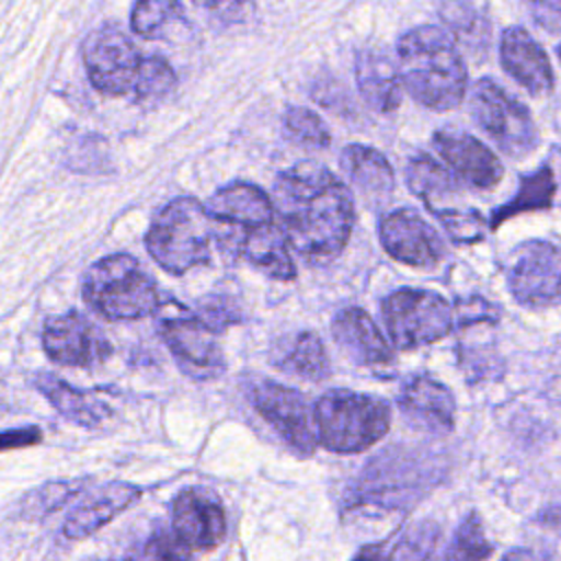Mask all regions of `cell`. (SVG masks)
<instances>
[{
    "mask_svg": "<svg viewBox=\"0 0 561 561\" xmlns=\"http://www.w3.org/2000/svg\"><path fill=\"white\" fill-rule=\"evenodd\" d=\"M193 2L224 20H241L252 9V0H193Z\"/></svg>",
    "mask_w": 561,
    "mask_h": 561,
    "instance_id": "cell-37",
    "label": "cell"
},
{
    "mask_svg": "<svg viewBox=\"0 0 561 561\" xmlns=\"http://www.w3.org/2000/svg\"><path fill=\"white\" fill-rule=\"evenodd\" d=\"M83 482L79 480H70V482H50V484H44L39 486L37 491H33L26 500H24V508L28 515L33 513H53L57 511L59 506H64L72 495L79 493Z\"/></svg>",
    "mask_w": 561,
    "mask_h": 561,
    "instance_id": "cell-34",
    "label": "cell"
},
{
    "mask_svg": "<svg viewBox=\"0 0 561 561\" xmlns=\"http://www.w3.org/2000/svg\"><path fill=\"white\" fill-rule=\"evenodd\" d=\"M502 561H554L548 552L535 548H513L502 557Z\"/></svg>",
    "mask_w": 561,
    "mask_h": 561,
    "instance_id": "cell-39",
    "label": "cell"
},
{
    "mask_svg": "<svg viewBox=\"0 0 561 561\" xmlns=\"http://www.w3.org/2000/svg\"><path fill=\"white\" fill-rule=\"evenodd\" d=\"M35 388L66 421L81 427H96L112 416V408L96 392L77 390L50 373H39L35 377Z\"/></svg>",
    "mask_w": 561,
    "mask_h": 561,
    "instance_id": "cell-24",
    "label": "cell"
},
{
    "mask_svg": "<svg viewBox=\"0 0 561 561\" xmlns=\"http://www.w3.org/2000/svg\"><path fill=\"white\" fill-rule=\"evenodd\" d=\"M81 289L85 302L105 320H138L160 305L153 278L129 254H110L90 265Z\"/></svg>",
    "mask_w": 561,
    "mask_h": 561,
    "instance_id": "cell-5",
    "label": "cell"
},
{
    "mask_svg": "<svg viewBox=\"0 0 561 561\" xmlns=\"http://www.w3.org/2000/svg\"><path fill=\"white\" fill-rule=\"evenodd\" d=\"M386 554H383V546L381 543H370V546H364L351 561H383Z\"/></svg>",
    "mask_w": 561,
    "mask_h": 561,
    "instance_id": "cell-41",
    "label": "cell"
},
{
    "mask_svg": "<svg viewBox=\"0 0 561 561\" xmlns=\"http://www.w3.org/2000/svg\"><path fill=\"white\" fill-rule=\"evenodd\" d=\"M274 364L280 370H287V373L309 379V381H322L331 375V364H329L324 344L311 331L298 333L289 342V346L274 359Z\"/></svg>",
    "mask_w": 561,
    "mask_h": 561,
    "instance_id": "cell-27",
    "label": "cell"
},
{
    "mask_svg": "<svg viewBox=\"0 0 561 561\" xmlns=\"http://www.w3.org/2000/svg\"><path fill=\"white\" fill-rule=\"evenodd\" d=\"M399 75L414 101L430 110H451L467 92V68L449 31L416 26L397 44Z\"/></svg>",
    "mask_w": 561,
    "mask_h": 561,
    "instance_id": "cell-2",
    "label": "cell"
},
{
    "mask_svg": "<svg viewBox=\"0 0 561 561\" xmlns=\"http://www.w3.org/2000/svg\"><path fill=\"white\" fill-rule=\"evenodd\" d=\"M134 561H193V548L173 530H153L136 550Z\"/></svg>",
    "mask_w": 561,
    "mask_h": 561,
    "instance_id": "cell-33",
    "label": "cell"
},
{
    "mask_svg": "<svg viewBox=\"0 0 561 561\" xmlns=\"http://www.w3.org/2000/svg\"><path fill=\"white\" fill-rule=\"evenodd\" d=\"M524 4L541 28L561 33V0H524Z\"/></svg>",
    "mask_w": 561,
    "mask_h": 561,
    "instance_id": "cell-36",
    "label": "cell"
},
{
    "mask_svg": "<svg viewBox=\"0 0 561 561\" xmlns=\"http://www.w3.org/2000/svg\"><path fill=\"white\" fill-rule=\"evenodd\" d=\"M399 408L416 427L434 434H447L454 430L456 399L445 383L427 375H414L403 383L399 392Z\"/></svg>",
    "mask_w": 561,
    "mask_h": 561,
    "instance_id": "cell-16",
    "label": "cell"
},
{
    "mask_svg": "<svg viewBox=\"0 0 561 561\" xmlns=\"http://www.w3.org/2000/svg\"><path fill=\"white\" fill-rule=\"evenodd\" d=\"M237 250L261 272L289 280L296 276V267L289 254V241L278 224H265L256 228H241Z\"/></svg>",
    "mask_w": 561,
    "mask_h": 561,
    "instance_id": "cell-23",
    "label": "cell"
},
{
    "mask_svg": "<svg viewBox=\"0 0 561 561\" xmlns=\"http://www.w3.org/2000/svg\"><path fill=\"white\" fill-rule=\"evenodd\" d=\"M39 438H42V432L37 427H18V430L0 432V451L28 447L39 443Z\"/></svg>",
    "mask_w": 561,
    "mask_h": 561,
    "instance_id": "cell-38",
    "label": "cell"
},
{
    "mask_svg": "<svg viewBox=\"0 0 561 561\" xmlns=\"http://www.w3.org/2000/svg\"><path fill=\"white\" fill-rule=\"evenodd\" d=\"M554 191H557V182H554V175H552V171L548 167H541V169H537L530 175H524L519 180L517 193L504 206H497L491 213L489 228L495 230L502 221H506V219H511L515 215L539 210V208H548L552 204Z\"/></svg>",
    "mask_w": 561,
    "mask_h": 561,
    "instance_id": "cell-26",
    "label": "cell"
},
{
    "mask_svg": "<svg viewBox=\"0 0 561 561\" xmlns=\"http://www.w3.org/2000/svg\"><path fill=\"white\" fill-rule=\"evenodd\" d=\"M175 88V72L162 57H147L142 59L134 96L140 103H156L167 99Z\"/></svg>",
    "mask_w": 561,
    "mask_h": 561,
    "instance_id": "cell-31",
    "label": "cell"
},
{
    "mask_svg": "<svg viewBox=\"0 0 561 561\" xmlns=\"http://www.w3.org/2000/svg\"><path fill=\"white\" fill-rule=\"evenodd\" d=\"M405 178L412 193L425 202V206L440 219V224L467 210L462 206L451 204L454 199L458 202V182L432 156L427 153L414 156L408 162Z\"/></svg>",
    "mask_w": 561,
    "mask_h": 561,
    "instance_id": "cell-21",
    "label": "cell"
},
{
    "mask_svg": "<svg viewBox=\"0 0 561 561\" xmlns=\"http://www.w3.org/2000/svg\"><path fill=\"white\" fill-rule=\"evenodd\" d=\"M508 287L519 305H561V245L526 241L511 252Z\"/></svg>",
    "mask_w": 561,
    "mask_h": 561,
    "instance_id": "cell-10",
    "label": "cell"
},
{
    "mask_svg": "<svg viewBox=\"0 0 561 561\" xmlns=\"http://www.w3.org/2000/svg\"><path fill=\"white\" fill-rule=\"evenodd\" d=\"M206 322L193 313L173 316L160 322V335L178 359L180 368L193 379H215L224 373V353Z\"/></svg>",
    "mask_w": 561,
    "mask_h": 561,
    "instance_id": "cell-11",
    "label": "cell"
},
{
    "mask_svg": "<svg viewBox=\"0 0 561 561\" xmlns=\"http://www.w3.org/2000/svg\"><path fill=\"white\" fill-rule=\"evenodd\" d=\"M379 239L392 259L412 267H434L445 254L438 232L408 208L392 210L381 219Z\"/></svg>",
    "mask_w": 561,
    "mask_h": 561,
    "instance_id": "cell-13",
    "label": "cell"
},
{
    "mask_svg": "<svg viewBox=\"0 0 561 561\" xmlns=\"http://www.w3.org/2000/svg\"><path fill=\"white\" fill-rule=\"evenodd\" d=\"M357 88L364 101L381 112H394L401 103V75L394 61L379 48H362L355 57Z\"/></svg>",
    "mask_w": 561,
    "mask_h": 561,
    "instance_id": "cell-22",
    "label": "cell"
},
{
    "mask_svg": "<svg viewBox=\"0 0 561 561\" xmlns=\"http://www.w3.org/2000/svg\"><path fill=\"white\" fill-rule=\"evenodd\" d=\"M197 318L202 322H206L213 331H219L232 322L239 320V313H237V307L224 298V296H210L206 300H202L199 305V313Z\"/></svg>",
    "mask_w": 561,
    "mask_h": 561,
    "instance_id": "cell-35",
    "label": "cell"
},
{
    "mask_svg": "<svg viewBox=\"0 0 561 561\" xmlns=\"http://www.w3.org/2000/svg\"><path fill=\"white\" fill-rule=\"evenodd\" d=\"M42 344L46 355L61 366H92L110 355L107 340L77 311L48 318Z\"/></svg>",
    "mask_w": 561,
    "mask_h": 561,
    "instance_id": "cell-12",
    "label": "cell"
},
{
    "mask_svg": "<svg viewBox=\"0 0 561 561\" xmlns=\"http://www.w3.org/2000/svg\"><path fill=\"white\" fill-rule=\"evenodd\" d=\"M184 22L180 0H136L131 31L147 39L167 37L175 24Z\"/></svg>",
    "mask_w": 561,
    "mask_h": 561,
    "instance_id": "cell-29",
    "label": "cell"
},
{
    "mask_svg": "<svg viewBox=\"0 0 561 561\" xmlns=\"http://www.w3.org/2000/svg\"><path fill=\"white\" fill-rule=\"evenodd\" d=\"M318 440L335 454H357L390 430V405L373 394L329 390L313 405Z\"/></svg>",
    "mask_w": 561,
    "mask_h": 561,
    "instance_id": "cell-4",
    "label": "cell"
},
{
    "mask_svg": "<svg viewBox=\"0 0 561 561\" xmlns=\"http://www.w3.org/2000/svg\"><path fill=\"white\" fill-rule=\"evenodd\" d=\"M90 83L103 94L134 92L142 57L116 26L94 28L81 46Z\"/></svg>",
    "mask_w": 561,
    "mask_h": 561,
    "instance_id": "cell-9",
    "label": "cell"
},
{
    "mask_svg": "<svg viewBox=\"0 0 561 561\" xmlns=\"http://www.w3.org/2000/svg\"><path fill=\"white\" fill-rule=\"evenodd\" d=\"M173 533L193 550H213L224 541L226 515L208 489H184L171 502Z\"/></svg>",
    "mask_w": 561,
    "mask_h": 561,
    "instance_id": "cell-14",
    "label": "cell"
},
{
    "mask_svg": "<svg viewBox=\"0 0 561 561\" xmlns=\"http://www.w3.org/2000/svg\"><path fill=\"white\" fill-rule=\"evenodd\" d=\"M237 226L219 224L206 206L193 197L169 202L147 232V250L153 261L171 274L202 265L210 259L215 241L234 237Z\"/></svg>",
    "mask_w": 561,
    "mask_h": 561,
    "instance_id": "cell-3",
    "label": "cell"
},
{
    "mask_svg": "<svg viewBox=\"0 0 561 561\" xmlns=\"http://www.w3.org/2000/svg\"><path fill=\"white\" fill-rule=\"evenodd\" d=\"M208 213L219 221L237 228H256L274 221V204L270 195L245 182L228 184L208 199Z\"/></svg>",
    "mask_w": 561,
    "mask_h": 561,
    "instance_id": "cell-20",
    "label": "cell"
},
{
    "mask_svg": "<svg viewBox=\"0 0 561 561\" xmlns=\"http://www.w3.org/2000/svg\"><path fill=\"white\" fill-rule=\"evenodd\" d=\"M383 561H445L443 530L434 519H423L403 530Z\"/></svg>",
    "mask_w": 561,
    "mask_h": 561,
    "instance_id": "cell-28",
    "label": "cell"
},
{
    "mask_svg": "<svg viewBox=\"0 0 561 561\" xmlns=\"http://www.w3.org/2000/svg\"><path fill=\"white\" fill-rule=\"evenodd\" d=\"M248 394L259 416L267 421L296 454L309 456L316 449L320 443L316 416L298 390L256 377L248 386Z\"/></svg>",
    "mask_w": 561,
    "mask_h": 561,
    "instance_id": "cell-8",
    "label": "cell"
},
{
    "mask_svg": "<svg viewBox=\"0 0 561 561\" xmlns=\"http://www.w3.org/2000/svg\"><path fill=\"white\" fill-rule=\"evenodd\" d=\"M140 497V489L127 482H110L85 497L64 522V535L68 539H85L103 528L110 519L123 513Z\"/></svg>",
    "mask_w": 561,
    "mask_h": 561,
    "instance_id": "cell-19",
    "label": "cell"
},
{
    "mask_svg": "<svg viewBox=\"0 0 561 561\" xmlns=\"http://www.w3.org/2000/svg\"><path fill=\"white\" fill-rule=\"evenodd\" d=\"M471 114L478 127L513 158L530 153L539 142L530 112L493 79L476 81Z\"/></svg>",
    "mask_w": 561,
    "mask_h": 561,
    "instance_id": "cell-7",
    "label": "cell"
},
{
    "mask_svg": "<svg viewBox=\"0 0 561 561\" xmlns=\"http://www.w3.org/2000/svg\"><path fill=\"white\" fill-rule=\"evenodd\" d=\"M283 125L285 134L302 147H327L331 142L324 121L307 107H289L283 116Z\"/></svg>",
    "mask_w": 561,
    "mask_h": 561,
    "instance_id": "cell-32",
    "label": "cell"
},
{
    "mask_svg": "<svg viewBox=\"0 0 561 561\" xmlns=\"http://www.w3.org/2000/svg\"><path fill=\"white\" fill-rule=\"evenodd\" d=\"M386 331L401 351H412L443 340L454 327L449 302L436 291L399 289L381 307Z\"/></svg>",
    "mask_w": 561,
    "mask_h": 561,
    "instance_id": "cell-6",
    "label": "cell"
},
{
    "mask_svg": "<svg viewBox=\"0 0 561 561\" xmlns=\"http://www.w3.org/2000/svg\"><path fill=\"white\" fill-rule=\"evenodd\" d=\"M493 552L482 519L476 511L467 513L458 524L449 546L445 548V561H486Z\"/></svg>",
    "mask_w": 561,
    "mask_h": 561,
    "instance_id": "cell-30",
    "label": "cell"
},
{
    "mask_svg": "<svg viewBox=\"0 0 561 561\" xmlns=\"http://www.w3.org/2000/svg\"><path fill=\"white\" fill-rule=\"evenodd\" d=\"M557 53H559V57H561V46H559V50H557Z\"/></svg>",
    "mask_w": 561,
    "mask_h": 561,
    "instance_id": "cell-42",
    "label": "cell"
},
{
    "mask_svg": "<svg viewBox=\"0 0 561 561\" xmlns=\"http://www.w3.org/2000/svg\"><path fill=\"white\" fill-rule=\"evenodd\" d=\"M340 164L364 197L383 199L394 188V173L390 162L373 147L348 145L340 156Z\"/></svg>",
    "mask_w": 561,
    "mask_h": 561,
    "instance_id": "cell-25",
    "label": "cell"
},
{
    "mask_svg": "<svg viewBox=\"0 0 561 561\" xmlns=\"http://www.w3.org/2000/svg\"><path fill=\"white\" fill-rule=\"evenodd\" d=\"M537 519H539L546 528H552V530H559V533H561V506L543 508Z\"/></svg>",
    "mask_w": 561,
    "mask_h": 561,
    "instance_id": "cell-40",
    "label": "cell"
},
{
    "mask_svg": "<svg viewBox=\"0 0 561 561\" xmlns=\"http://www.w3.org/2000/svg\"><path fill=\"white\" fill-rule=\"evenodd\" d=\"M331 333L337 346L359 366H386L394 357L390 342L359 307L342 309L333 318Z\"/></svg>",
    "mask_w": 561,
    "mask_h": 561,
    "instance_id": "cell-18",
    "label": "cell"
},
{
    "mask_svg": "<svg viewBox=\"0 0 561 561\" xmlns=\"http://www.w3.org/2000/svg\"><path fill=\"white\" fill-rule=\"evenodd\" d=\"M434 147L445 164L476 188H493L502 180V162L476 136L460 129H440L434 134Z\"/></svg>",
    "mask_w": 561,
    "mask_h": 561,
    "instance_id": "cell-15",
    "label": "cell"
},
{
    "mask_svg": "<svg viewBox=\"0 0 561 561\" xmlns=\"http://www.w3.org/2000/svg\"><path fill=\"white\" fill-rule=\"evenodd\" d=\"M500 59L504 70L530 94L543 96L552 90L554 75L548 55L522 26H511L502 33Z\"/></svg>",
    "mask_w": 561,
    "mask_h": 561,
    "instance_id": "cell-17",
    "label": "cell"
},
{
    "mask_svg": "<svg viewBox=\"0 0 561 561\" xmlns=\"http://www.w3.org/2000/svg\"><path fill=\"white\" fill-rule=\"evenodd\" d=\"M278 226L309 263L335 259L353 230L348 188L324 167L302 162L280 173L272 195Z\"/></svg>",
    "mask_w": 561,
    "mask_h": 561,
    "instance_id": "cell-1",
    "label": "cell"
}]
</instances>
